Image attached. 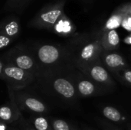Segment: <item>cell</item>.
I'll return each instance as SVG.
<instances>
[{"label": "cell", "instance_id": "cell-2", "mask_svg": "<svg viewBox=\"0 0 131 130\" xmlns=\"http://www.w3.org/2000/svg\"><path fill=\"white\" fill-rule=\"evenodd\" d=\"M63 5L58 4L46 7L32 20L31 24L38 28H50L53 27L62 15Z\"/></svg>", "mask_w": 131, "mask_h": 130}, {"label": "cell", "instance_id": "cell-6", "mask_svg": "<svg viewBox=\"0 0 131 130\" xmlns=\"http://www.w3.org/2000/svg\"><path fill=\"white\" fill-rule=\"evenodd\" d=\"M54 90L63 98L67 100L74 99L76 97L77 90L74 84L68 79L58 77L54 80L52 84Z\"/></svg>", "mask_w": 131, "mask_h": 130}, {"label": "cell", "instance_id": "cell-24", "mask_svg": "<svg viewBox=\"0 0 131 130\" xmlns=\"http://www.w3.org/2000/svg\"><path fill=\"white\" fill-rule=\"evenodd\" d=\"M84 130H92V129H88V128H86V129H84Z\"/></svg>", "mask_w": 131, "mask_h": 130}, {"label": "cell", "instance_id": "cell-4", "mask_svg": "<svg viewBox=\"0 0 131 130\" xmlns=\"http://www.w3.org/2000/svg\"><path fill=\"white\" fill-rule=\"evenodd\" d=\"M101 61L104 67L114 73H118L125 69L127 63L120 54L115 52L103 51L101 56Z\"/></svg>", "mask_w": 131, "mask_h": 130}, {"label": "cell", "instance_id": "cell-23", "mask_svg": "<svg viewBox=\"0 0 131 130\" xmlns=\"http://www.w3.org/2000/svg\"><path fill=\"white\" fill-rule=\"evenodd\" d=\"M2 73H3V65H2V63L0 60V76L2 75Z\"/></svg>", "mask_w": 131, "mask_h": 130}, {"label": "cell", "instance_id": "cell-14", "mask_svg": "<svg viewBox=\"0 0 131 130\" xmlns=\"http://www.w3.org/2000/svg\"><path fill=\"white\" fill-rule=\"evenodd\" d=\"M24 105L29 110L35 113H43L47 110L46 106L41 101L34 97H26L24 100Z\"/></svg>", "mask_w": 131, "mask_h": 130}, {"label": "cell", "instance_id": "cell-5", "mask_svg": "<svg viewBox=\"0 0 131 130\" xmlns=\"http://www.w3.org/2000/svg\"><path fill=\"white\" fill-rule=\"evenodd\" d=\"M30 73L18 68L14 65H7L3 67V75L12 81L14 85L18 87L28 84L30 80Z\"/></svg>", "mask_w": 131, "mask_h": 130}, {"label": "cell", "instance_id": "cell-11", "mask_svg": "<svg viewBox=\"0 0 131 130\" xmlns=\"http://www.w3.org/2000/svg\"><path fill=\"white\" fill-rule=\"evenodd\" d=\"M125 15L126 11L124 9V7L122 6L108 18L105 25V30H112L120 27Z\"/></svg>", "mask_w": 131, "mask_h": 130}, {"label": "cell", "instance_id": "cell-8", "mask_svg": "<svg viewBox=\"0 0 131 130\" xmlns=\"http://www.w3.org/2000/svg\"><path fill=\"white\" fill-rule=\"evenodd\" d=\"M18 23L15 20H12L2 25L0 28V48L7 46L12 38L18 35Z\"/></svg>", "mask_w": 131, "mask_h": 130}, {"label": "cell", "instance_id": "cell-12", "mask_svg": "<svg viewBox=\"0 0 131 130\" xmlns=\"http://www.w3.org/2000/svg\"><path fill=\"white\" fill-rule=\"evenodd\" d=\"M13 65L24 70L28 71L34 67L35 62L29 55L20 54L15 57V62Z\"/></svg>", "mask_w": 131, "mask_h": 130}, {"label": "cell", "instance_id": "cell-22", "mask_svg": "<svg viewBox=\"0 0 131 130\" xmlns=\"http://www.w3.org/2000/svg\"><path fill=\"white\" fill-rule=\"evenodd\" d=\"M124 42L128 44H130L131 45V33L130 35H128L125 39H124Z\"/></svg>", "mask_w": 131, "mask_h": 130}, {"label": "cell", "instance_id": "cell-25", "mask_svg": "<svg viewBox=\"0 0 131 130\" xmlns=\"http://www.w3.org/2000/svg\"><path fill=\"white\" fill-rule=\"evenodd\" d=\"M129 130H131V125H129Z\"/></svg>", "mask_w": 131, "mask_h": 130}, {"label": "cell", "instance_id": "cell-13", "mask_svg": "<svg viewBox=\"0 0 131 130\" xmlns=\"http://www.w3.org/2000/svg\"><path fill=\"white\" fill-rule=\"evenodd\" d=\"M102 113L107 120L114 123H120L124 120V116L122 115L121 111L114 107H104L102 110Z\"/></svg>", "mask_w": 131, "mask_h": 130}, {"label": "cell", "instance_id": "cell-18", "mask_svg": "<svg viewBox=\"0 0 131 130\" xmlns=\"http://www.w3.org/2000/svg\"><path fill=\"white\" fill-rule=\"evenodd\" d=\"M121 72H122V74H121L122 80L125 83H127V84L131 86V70L125 68Z\"/></svg>", "mask_w": 131, "mask_h": 130}, {"label": "cell", "instance_id": "cell-20", "mask_svg": "<svg viewBox=\"0 0 131 130\" xmlns=\"http://www.w3.org/2000/svg\"><path fill=\"white\" fill-rule=\"evenodd\" d=\"M21 1H23L24 2V0H8V2H7V5L8 6H18V5L19 4V2Z\"/></svg>", "mask_w": 131, "mask_h": 130}, {"label": "cell", "instance_id": "cell-21", "mask_svg": "<svg viewBox=\"0 0 131 130\" xmlns=\"http://www.w3.org/2000/svg\"><path fill=\"white\" fill-rule=\"evenodd\" d=\"M125 9V8H124ZM126 11V10H125ZM124 18H125V20H126V21L127 22V24L130 25L131 27V15L130 14H129L128 12H127L126 11V15H125V17H124Z\"/></svg>", "mask_w": 131, "mask_h": 130}, {"label": "cell", "instance_id": "cell-26", "mask_svg": "<svg viewBox=\"0 0 131 130\" xmlns=\"http://www.w3.org/2000/svg\"><path fill=\"white\" fill-rule=\"evenodd\" d=\"M28 130H36V129H31V128H30L29 129H28Z\"/></svg>", "mask_w": 131, "mask_h": 130}, {"label": "cell", "instance_id": "cell-1", "mask_svg": "<svg viewBox=\"0 0 131 130\" xmlns=\"http://www.w3.org/2000/svg\"><path fill=\"white\" fill-rule=\"evenodd\" d=\"M104 51L101 43V38L89 41L80 47L75 57V63L78 68L83 72L88 67L101 60Z\"/></svg>", "mask_w": 131, "mask_h": 130}, {"label": "cell", "instance_id": "cell-15", "mask_svg": "<svg viewBox=\"0 0 131 130\" xmlns=\"http://www.w3.org/2000/svg\"><path fill=\"white\" fill-rule=\"evenodd\" d=\"M51 127L53 130H78L73 124L60 119L54 120L51 123Z\"/></svg>", "mask_w": 131, "mask_h": 130}, {"label": "cell", "instance_id": "cell-3", "mask_svg": "<svg viewBox=\"0 0 131 130\" xmlns=\"http://www.w3.org/2000/svg\"><path fill=\"white\" fill-rule=\"evenodd\" d=\"M82 73L88 77L90 80L97 84L110 87L114 85V82L113 81L109 72L105 68L101 60L91 64Z\"/></svg>", "mask_w": 131, "mask_h": 130}, {"label": "cell", "instance_id": "cell-10", "mask_svg": "<svg viewBox=\"0 0 131 130\" xmlns=\"http://www.w3.org/2000/svg\"><path fill=\"white\" fill-rule=\"evenodd\" d=\"M77 91L81 97H91L97 93L98 87L95 82L90 79L82 78L77 82Z\"/></svg>", "mask_w": 131, "mask_h": 130}, {"label": "cell", "instance_id": "cell-7", "mask_svg": "<svg viewBox=\"0 0 131 130\" xmlns=\"http://www.w3.org/2000/svg\"><path fill=\"white\" fill-rule=\"evenodd\" d=\"M38 57L43 64H52L56 63L60 59L61 51L56 46L51 44H45L38 48Z\"/></svg>", "mask_w": 131, "mask_h": 130}, {"label": "cell", "instance_id": "cell-17", "mask_svg": "<svg viewBox=\"0 0 131 130\" xmlns=\"http://www.w3.org/2000/svg\"><path fill=\"white\" fill-rule=\"evenodd\" d=\"M33 125L36 130H53L51 125L43 116H38L34 119Z\"/></svg>", "mask_w": 131, "mask_h": 130}, {"label": "cell", "instance_id": "cell-19", "mask_svg": "<svg viewBox=\"0 0 131 130\" xmlns=\"http://www.w3.org/2000/svg\"><path fill=\"white\" fill-rule=\"evenodd\" d=\"M101 125H102V126H103V128L104 129V130H121L119 129L117 127H116V126L111 125V124L109 123L103 122V123H102Z\"/></svg>", "mask_w": 131, "mask_h": 130}, {"label": "cell", "instance_id": "cell-9", "mask_svg": "<svg viewBox=\"0 0 131 130\" xmlns=\"http://www.w3.org/2000/svg\"><path fill=\"white\" fill-rule=\"evenodd\" d=\"M101 43L104 51L114 52L120 46V37L115 29L104 30L101 36Z\"/></svg>", "mask_w": 131, "mask_h": 130}, {"label": "cell", "instance_id": "cell-16", "mask_svg": "<svg viewBox=\"0 0 131 130\" xmlns=\"http://www.w3.org/2000/svg\"><path fill=\"white\" fill-rule=\"evenodd\" d=\"M15 116H14L13 110L8 107L4 106L0 107V120L4 122L11 123L15 120Z\"/></svg>", "mask_w": 131, "mask_h": 130}]
</instances>
